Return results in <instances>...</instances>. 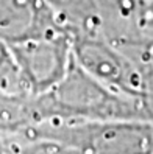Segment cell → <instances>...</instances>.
I'll return each instance as SVG.
<instances>
[{
	"instance_id": "1",
	"label": "cell",
	"mask_w": 153,
	"mask_h": 154,
	"mask_svg": "<svg viewBox=\"0 0 153 154\" xmlns=\"http://www.w3.org/2000/svg\"><path fill=\"white\" fill-rule=\"evenodd\" d=\"M31 101L34 125L47 120H145L136 98L105 86L75 59L61 81Z\"/></svg>"
},
{
	"instance_id": "2",
	"label": "cell",
	"mask_w": 153,
	"mask_h": 154,
	"mask_svg": "<svg viewBox=\"0 0 153 154\" xmlns=\"http://www.w3.org/2000/svg\"><path fill=\"white\" fill-rule=\"evenodd\" d=\"M21 132L58 140L84 154H153L148 120H47Z\"/></svg>"
},
{
	"instance_id": "3",
	"label": "cell",
	"mask_w": 153,
	"mask_h": 154,
	"mask_svg": "<svg viewBox=\"0 0 153 154\" xmlns=\"http://www.w3.org/2000/svg\"><path fill=\"white\" fill-rule=\"evenodd\" d=\"M72 53L75 62L89 75L139 101L144 78L139 62L103 34L74 33Z\"/></svg>"
},
{
	"instance_id": "4",
	"label": "cell",
	"mask_w": 153,
	"mask_h": 154,
	"mask_svg": "<svg viewBox=\"0 0 153 154\" xmlns=\"http://www.w3.org/2000/svg\"><path fill=\"white\" fill-rule=\"evenodd\" d=\"M74 31H58L10 45L21 70L27 94L47 92L67 73L74 62Z\"/></svg>"
},
{
	"instance_id": "5",
	"label": "cell",
	"mask_w": 153,
	"mask_h": 154,
	"mask_svg": "<svg viewBox=\"0 0 153 154\" xmlns=\"http://www.w3.org/2000/svg\"><path fill=\"white\" fill-rule=\"evenodd\" d=\"M66 30L46 0H0V41L8 45Z\"/></svg>"
},
{
	"instance_id": "6",
	"label": "cell",
	"mask_w": 153,
	"mask_h": 154,
	"mask_svg": "<svg viewBox=\"0 0 153 154\" xmlns=\"http://www.w3.org/2000/svg\"><path fill=\"white\" fill-rule=\"evenodd\" d=\"M74 33L102 34L103 22L97 0H46Z\"/></svg>"
},
{
	"instance_id": "7",
	"label": "cell",
	"mask_w": 153,
	"mask_h": 154,
	"mask_svg": "<svg viewBox=\"0 0 153 154\" xmlns=\"http://www.w3.org/2000/svg\"><path fill=\"white\" fill-rule=\"evenodd\" d=\"M2 135L10 154H84L83 151L69 146L66 143L39 137V135H31L25 132Z\"/></svg>"
},
{
	"instance_id": "8",
	"label": "cell",
	"mask_w": 153,
	"mask_h": 154,
	"mask_svg": "<svg viewBox=\"0 0 153 154\" xmlns=\"http://www.w3.org/2000/svg\"><path fill=\"white\" fill-rule=\"evenodd\" d=\"M0 94L28 95L24 87L21 70L11 47L0 41Z\"/></svg>"
},
{
	"instance_id": "9",
	"label": "cell",
	"mask_w": 153,
	"mask_h": 154,
	"mask_svg": "<svg viewBox=\"0 0 153 154\" xmlns=\"http://www.w3.org/2000/svg\"><path fill=\"white\" fill-rule=\"evenodd\" d=\"M0 154H10L6 149V145H5V139H3V135L0 134Z\"/></svg>"
}]
</instances>
